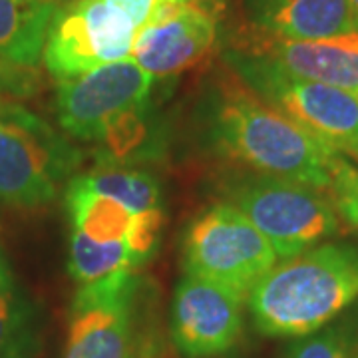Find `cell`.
<instances>
[{
  "label": "cell",
  "mask_w": 358,
  "mask_h": 358,
  "mask_svg": "<svg viewBox=\"0 0 358 358\" xmlns=\"http://www.w3.org/2000/svg\"><path fill=\"white\" fill-rule=\"evenodd\" d=\"M243 296L185 273L171 303V341L187 358L217 357L243 334Z\"/></svg>",
  "instance_id": "10"
},
{
  "label": "cell",
  "mask_w": 358,
  "mask_h": 358,
  "mask_svg": "<svg viewBox=\"0 0 358 358\" xmlns=\"http://www.w3.org/2000/svg\"><path fill=\"white\" fill-rule=\"evenodd\" d=\"M358 299V251L324 243L285 259L247 296L257 331L287 338L320 331Z\"/></svg>",
  "instance_id": "2"
},
{
  "label": "cell",
  "mask_w": 358,
  "mask_h": 358,
  "mask_svg": "<svg viewBox=\"0 0 358 358\" xmlns=\"http://www.w3.org/2000/svg\"><path fill=\"white\" fill-rule=\"evenodd\" d=\"M30 308L18 282L14 279L8 259L0 247V355L14 338L30 329Z\"/></svg>",
  "instance_id": "19"
},
{
  "label": "cell",
  "mask_w": 358,
  "mask_h": 358,
  "mask_svg": "<svg viewBox=\"0 0 358 358\" xmlns=\"http://www.w3.org/2000/svg\"><path fill=\"white\" fill-rule=\"evenodd\" d=\"M209 140L219 154L257 176L327 192L341 152L263 100L233 70L217 78L209 102Z\"/></svg>",
  "instance_id": "1"
},
{
  "label": "cell",
  "mask_w": 358,
  "mask_h": 358,
  "mask_svg": "<svg viewBox=\"0 0 358 358\" xmlns=\"http://www.w3.org/2000/svg\"><path fill=\"white\" fill-rule=\"evenodd\" d=\"M98 143L102 145L100 164L131 167L136 162L154 159L162 148V138L148 102L114 115Z\"/></svg>",
  "instance_id": "15"
},
{
  "label": "cell",
  "mask_w": 358,
  "mask_h": 358,
  "mask_svg": "<svg viewBox=\"0 0 358 358\" xmlns=\"http://www.w3.org/2000/svg\"><path fill=\"white\" fill-rule=\"evenodd\" d=\"M327 193L341 221H345L352 229H358V167L343 157V154L334 157L331 185Z\"/></svg>",
  "instance_id": "20"
},
{
  "label": "cell",
  "mask_w": 358,
  "mask_h": 358,
  "mask_svg": "<svg viewBox=\"0 0 358 358\" xmlns=\"http://www.w3.org/2000/svg\"><path fill=\"white\" fill-rule=\"evenodd\" d=\"M231 205L241 209L285 261L341 231L329 193L289 179L253 176L231 187Z\"/></svg>",
  "instance_id": "4"
},
{
  "label": "cell",
  "mask_w": 358,
  "mask_h": 358,
  "mask_svg": "<svg viewBox=\"0 0 358 358\" xmlns=\"http://www.w3.org/2000/svg\"><path fill=\"white\" fill-rule=\"evenodd\" d=\"M60 0H0V60L36 68Z\"/></svg>",
  "instance_id": "14"
},
{
  "label": "cell",
  "mask_w": 358,
  "mask_h": 358,
  "mask_svg": "<svg viewBox=\"0 0 358 358\" xmlns=\"http://www.w3.org/2000/svg\"><path fill=\"white\" fill-rule=\"evenodd\" d=\"M345 154H348V155H350V157H355V159H358V143H357V145H350V148L346 150Z\"/></svg>",
  "instance_id": "27"
},
{
  "label": "cell",
  "mask_w": 358,
  "mask_h": 358,
  "mask_svg": "<svg viewBox=\"0 0 358 358\" xmlns=\"http://www.w3.org/2000/svg\"><path fill=\"white\" fill-rule=\"evenodd\" d=\"M128 268L138 267L134 265L124 241L98 243L78 231H72L70 251H68V271L78 285L100 281L108 275Z\"/></svg>",
  "instance_id": "18"
},
{
  "label": "cell",
  "mask_w": 358,
  "mask_h": 358,
  "mask_svg": "<svg viewBox=\"0 0 358 358\" xmlns=\"http://www.w3.org/2000/svg\"><path fill=\"white\" fill-rule=\"evenodd\" d=\"M217 34V0H192L166 22L141 28L129 58L154 80L178 76L211 54Z\"/></svg>",
  "instance_id": "11"
},
{
  "label": "cell",
  "mask_w": 358,
  "mask_h": 358,
  "mask_svg": "<svg viewBox=\"0 0 358 358\" xmlns=\"http://www.w3.org/2000/svg\"><path fill=\"white\" fill-rule=\"evenodd\" d=\"M38 84L36 68L10 64L0 60V102H13L30 96Z\"/></svg>",
  "instance_id": "23"
},
{
  "label": "cell",
  "mask_w": 358,
  "mask_h": 358,
  "mask_svg": "<svg viewBox=\"0 0 358 358\" xmlns=\"http://www.w3.org/2000/svg\"><path fill=\"white\" fill-rule=\"evenodd\" d=\"M287 358H357L352 355V346L345 333L341 331H322L307 334L299 343H294Z\"/></svg>",
  "instance_id": "22"
},
{
  "label": "cell",
  "mask_w": 358,
  "mask_h": 358,
  "mask_svg": "<svg viewBox=\"0 0 358 358\" xmlns=\"http://www.w3.org/2000/svg\"><path fill=\"white\" fill-rule=\"evenodd\" d=\"M64 203L74 231L98 243L124 241L136 215L126 205L84 189L74 179H70L66 185Z\"/></svg>",
  "instance_id": "16"
},
{
  "label": "cell",
  "mask_w": 358,
  "mask_h": 358,
  "mask_svg": "<svg viewBox=\"0 0 358 358\" xmlns=\"http://www.w3.org/2000/svg\"><path fill=\"white\" fill-rule=\"evenodd\" d=\"M110 2H114L117 6H122L126 13L138 22L140 26V30L143 28V24L148 22V18H150V14L154 10V6L159 2V0H110Z\"/></svg>",
  "instance_id": "25"
},
{
  "label": "cell",
  "mask_w": 358,
  "mask_h": 358,
  "mask_svg": "<svg viewBox=\"0 0 358 358\" xmlns=\"http://www.w3.org/2000/svg\"><path fill=\"white\" fill-rule=\"evenodd\" d=\"M82 164V152L40 115L0 102V203L36 209L50 203Z\"/></svg>",
  "instance_id": "3"
},
{
  "label": "cell",
  "mask_w": 358,
  "mask_h": 358,
  "mask_svg": "<svg viewBox=\"0 0 358 358\" xmlns=\"http://www.w3.org/2000/svg\"><path fill=\"white\" fill-rule=\"evenodd\" d=\"M154 78L131 58L58 82L56 117L60 128L82 141H98L114 115L150 100Z\"/></svg>",
  "instance_id": "9"
},
{
  "label": "cell",
  "mask_w": 358,
  "mask_h": 358,
  "mask_svg": "<svg viewBox=\"0 0 358 358\" xmlns=\"http://www.w3.org/2000/svg\"><path fill=\"white\" fill-rule=\"evenodd\" d=\"M138 22L110 0H66L52 16L44 44V66L62 82L129 58Z\"/></svg>",
  "instance_id": "7"
},
{
  "label": "cell",
  "mask_w": 358,
  "mask_h": 358,
  "mask_svg": "<svg viewBox=\"0 0 358 358\" xmlns=\"http://www.w3.org/2000/svg\"><path fill=\"white\" fill-rule=\"evenodd\" d=\"M357 358H358V357H357Z\"/></svg>",
  "instance_id": "28"
},
{
  "label": "cell",
  "mask_w": 358,
  "mask_h": 358,
  "mask_svg": "<svg viewBox=\"0 0 358 358\" xmlns=\"http://www.w3.org/2000/svg\"><path fill=\"white\" fill-rule=\"evenodd\" d=\"M251 28L273 38L320 40L358 30L348 0H249Z\"/></svg>",
  "instance_id": "13"
},
{
  "label": "cell",
  "mask_w": 358,
  "mask_h": 358,
  "mask_svg": "<svg viewBox=\"0 0 358 358\" xmlns=\"http://www.w3.org/2000/svg\"><path fill=\"white\" fill-rule=\"evenodd\" d=\"M277 261L267 237L231 203L203 211L189 225L183 241L185 273L219 282L245 301Z\"/></svg>",
  "instance_id": "5"
},
{
  "label": "cell",
  "mask_w": 358,
  "mask_h": 358,
  "mask_svg": "<svg viewBox=\"0 0 358 358\" xmlns=\"http://www.w3.org/2000/svg\"><path fill=\"white\" fill-rule=\"evenodd\" d=\"M164 221H166V215H164L162 207H152V209H145V211H140L134 215L124 243L128 247L136 267L150 261L155 253L159 239H162Z\"/></svg>",
  "instance_id": "21"
},
{
  "label": "cell",
  "mask_w": 358,
  "mask_h": 358,
  "mask_svg": "<svg viewBox=\"0 0 358 358\" xmlns=\"http://www.w3.org/2000/svg\"><path fill=\"white\" fill-rule=\"evenodd\" d=\"M350 2V10H352V16H355V22L358 26V0H348Z\"/></svg>",
  "instance_id": "26"
},
{
  "label": "cell",
  "mask_w": 358,
  "mask_h": 358,
  "mask_svg": "<svg viewBox=\"0 0 358 358\" xmlns=\"http://www.w3.org/2000/svg\"><path fill=\"white\" fill-rule=\"evenodd\" d=\"M231 50L255 56L289 76L358 94V30L320 40H282L251 30Z\"/></svg>",
  "instance_id": "12"
},
{
  "label": "cell",
  "mask_w": 358,
  "mask_h": 358,
  "mask_svg": "<svg viewBox=\"0 0 358 358\" xmlns=\"http://www.w3.org/2000/svg\"><path fill=\"white\" fill-rule=\"evenodd\" d=\"M140 287L136 268L80 285L70 305L64 358H136Z\"/></svg>",
  "instance_id": "8"
},
{
  "label": "cell",
  "mask_w": 358,
  "mask_h": 358,
  "mask_svg": "<svg viewBox=\"0 0 358 358\" xmlns=\"http://www.w3.org/2000/svg\"><path fill=\"white\" fill-rule=\"evenodd\" d=\"M72 179L84 189L126 205L134 213L159 207L162 201V185L157 178L136 167L100 164L86 176H76Z\"/></svg>",
  "instance_id": "17"
},
{
  "label": "cell",
  "mask_w": 358,
  "mask_h": 358,
  "mask_svg": "<svg viewBox=\"0 0 358 358\" xmlns=\"http://www.w3.org/2000/svg\"><path fill=\"white\" fill-rule=\"evenodd\" d=\"M38 352V341L32 329H26L14 338L10 346L0 355V358H36Z\"/></svg>",
  "instance_id": "24"
},
{
  "label": "cell",
  "mask_w": 358,
  "mask_h": 358,
  "mask_svg": "<svg viewBox=\"0 0 358 358\" xmlns=\"http://www.w3.org/2000/svg\"><path fill=\"white\" fill-rule=\"evenodd\" d=\"M225 62L263 100L336 152L358 143V94L289 76L243 52L229 50Z\"/></svg>",
  "instance_id": "6"
}]
</instances>
